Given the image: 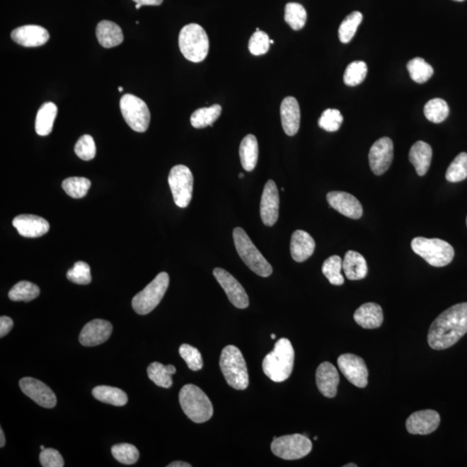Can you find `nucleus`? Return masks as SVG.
<instances>
[{"instance_id": "obj_26", "label": "nucleus", "mask_w": 467, "mask_h": 467, "mask_svg": "<svg viewBox=\"0 0 467 467\" xmlns=\"http://www.w3.org/2000/svg\"><path fill=\"white\" fill-rule=\"evenodd\" d=\"M433 150L430 145L424 142H417L412 146L408 158L415 166L419 176H424L429 169Z\"/></svg>"}, {"instance_id": "obj_34", "label": "nucleus", "mask_w": 467, "mask_h": 467, "mask_svg": "<svg viewBox=\"0 0 467 467\" xmlns=\"http://www.w3.org/2000/svg\"><path fill=\"white\" fill-rule=\"evenodd\" d=\"M411 79L417 83H425L434 75V69L423 58L415 57L407 65Z\"/></svg>"}, {"instance_id": "obj_56", "label": "nucleus", "mask_w": 467, "mask_h": 467, "mask_svg": "<svg viewBox=\"0 0 467 467\" xmlns=\"http://www.w3.org/2000/svg\"><path fill=\"white\" fill-rule=\"evenodd\" d=\"M271 338H272V340H275V338H276V335L275 334H271Z\"/></svg>"}, {"instance_id": "obj_49", "label": "nucleus", "mask_w": 467, "mask_h": 467, "mask_svg": "<svg viewBox=\"0 0 467 467\" xmlns=\"http://www.w3.org/2000/svg\"><path fill=\"white\" fill-rule=\"evenodd\" d=\"M39 461L44 467H62L64 466V458L62 457L59 451L53 449L42 450Z\"/></svg>"}, {"instance_id": "obj_9", "label": "nucleus", "mask_w": 467, "mask_h": 467, "mask_svg": "<svg viewBox=\"0 0 467 467\" xmlns=\"http://www.w3.org/2000/svg\"><path fill=\"white\" fill-rule=\"evenodd\" d=\"M120 107L125 122L132 130L144 132L148 129L151 115L145 101L131 93H126L120 99Z\"/></svg>"}, {"instance_id": "obj_44", "label": "nucleus", "mask_w": 467, "mask_h": 467, "mask_svg": "<svg viewBox=\"0 0 467 467\" xmlns=\"http://www.w3.org/2000/svg\"><path fill=\"white\" fill-rule=\"evenodd\" d=\"M67 278L78 285H88L92 280L91 267L84 262H77L68 271Z\"/></svg>"}, {"instance_id": "obj_55", "label": "nucleus", "mask_w": 467, "mask_h": 467, "mask_svg": "<svg viewBox=\"0 0 467 467\" xmlns=\"http://www.w3.org/2000/svg\"><path fill=\"white\" fill-rule=\"evenodd\" d=\"M142 6H140L139 4H136V9H139L140 7Z\"/></svg>"}, {"instance_id": "obj_6", "label": "nucleus", "mask_w": 467, "mask_h": 467, "mask_svg": "<svg viewBox=\"0 0 467 467\" xmlns=\"http://www.w3.org/2000/svg\"><path fill=\"white\" fill-rule=\"evenodd\" d=\"M233 238L237 253L250 270L262 277H268L272 275V267L270 263L252 243L243 229H233Z\"/></svg>"}, {"instance_id": "obj_22", "label": "nucleus", "mask_w": 467, "mask_h": 467, "mask_svg": "<svg viewBox=\"0 0 467 467\" xmlns=\"http://www.w3.org/2000/svg\"><path fill=\"white\" fill-rule=\"evenodd\" d=\"M11 37L15 42L22 46L39 47L48 42L50 34L44 27L29 25L13 30Z\"/></svg>"}, {"instance_id": "obj_1", "label": "nucleus", "mask_w": 467, "mask_h": 467, "mask_svg": "<svg viewBox=\"0 0 467 467\" xmlns=\"http://www.w3.org/2000/svg\"><path fill=\"white\" fill-rule=\"evenodd\" d=\"M467 333V303H459L439 314L428 330L427 342L432 349L451 347Z\"/></svg>"}, {"instance_id": "obj_62", "label": "nucleus", "mask_w": 467, "mask_h": 467, "mask_svg": "<svg viewBox=\"0 0 467 467\" xmlns=\"http://www.w3.org/2000/svg\"><path fill=\"white\" fill-rule=\"evenodd\" d=\"M318 437H314V441H317Z\"/></svg>"}, {"instance_id": "obj_60", "label": "nucleus", "mask_w": 467, "mask_h": 467, "mask_svg": "<svg viewBox=\"0 0 467 467\" xmlns=\"http://www.w3.org/2000/svg\"><path fill=\"white\" fill-rule=\"evenodd\" d=\"M40 449H41L42 450H44V449H45V446H40Z\"/></svg>"}, {"instance_id": "obj_3", "label": "nucleus", "mask_w": 467, "mask_h": 467, "mask_svg": "<svg viewBox=\"0 0 467 467\" xmlns=\"http://www.w3.org/2000/svg\"><path fill=\"white\" fill-rule=\"evenodd\" d=\"M179 403L185 414L195 423H204L212 417L213 406L200 388L187 384L179 392Z\"/></svg>"}, {"instance_id": "obj_10", "label": "nucleus", "mask_w": 467, "mask_h": 467, "mask_svg": "<svg viewBox=\"0 0 467 467\" xmlns=\"http://www.w3.org/2000/svg\"><path fill=\"white\" fill-rule=\"evenodd\" d=\"M313 449V443L306 435L294 434L275 437L271 444L272 454L286 461L306 457Z\"/></svg>"}, {"instance_id": "obj_8", "label": "nucleus", "mask_w": 467, "mask_h": 467, "mask_svg": "<svg viewBox=\"0 0 467 467\" xmlns=\"http://www.w3.org/2000/svg\"><path fill=\"white\" fill-rule=\"evenodd\" d=\"M168 274L161 272L142 292L132 299V309L139 315H146L161 303L169 287Z\"/></svg>"}, {"instance_id": "obj_4", "label": "nucleus", "mask_w": 467, "mask_h": 467, "mask_svg": "<svg viewBox=\"0 0 467 467\" xmlns=\"http://www.w3.org/2000/svg\"><path fill=\"white\" fill-rule=\"evenodd\" d=\"M220 368L229 386L238 391H244L248 387L246 362L236 346L228 345L223 350L220 357Z\"/></svg>"}, {"instance_id": "obj_53", "label": "nucleus", "mask_w": 467, "mask_h": 467, "mask_svg": "<svg viewBox=\"0 0 467 467\" xmlns=\"http://www.w3.org/2000/svg\"><path fill=\"white\" fill-rule=\"evenodd\" d=\"M6 445L5 434H4L3 429H0V447H4Z\"/></svg>"}, {"instance_id": "obj_39", "label": "nucleus", "mask_w": 467, "mask_h": 467, "mask_svg": "<svg viewBox=\"0 0 467 467\" xmlns=\"http://www.w3.org/2000/svg\"><path fill=\"white\" fill-rule=\"evenodd\" d=\"M307 13L299 3H288L285 7V21L294 30H299L306 25Z\"/></svg>"}, {"instance_id": "obj_61", "label": "nucleus", "mask_w": 467, "mask_h": 467, "mask_svg": "<svg viewBox=\"0 0 467 467\" xmlns=\"http://www.w3.org/2000/svg\"><path fill=\"white\" fill-rule=\"evenodd\" d=\"M272 44H275V41H274V40H270V45H272Z\"/></svg>"}, {"instance_id": "obj_23", "label": "nucleus", "mask_w": 467, "mask_h": 467, "mask_svg": "<svg viewBox=\"0 0 467 467\" xmlns=\"http://www.w3.org/2000/svg\"><path fill=\"white\" fill-rule=\"evenodd\" d=\"M280 118L287 135L297 134L301 125V109L298 100L294 97H287L283 100L280 105Z\"/></svg>"}, {"instance_id": "obj_20", "label": "nucleus", "mask_w": 467, "mask_h": 467, "mask_svg": "<svg viewBox=\"0 0 467 467\" xmlns=\"http://www.w3.org/2000/svg\"><path fill=\"white\" fill-rule=\"evenodd\" d=\"M13 227L19 235L28 238L45 236L50 231V224L45 218L34 215H21L13 221Z\"/></svg>"}, {"instance_id": "obj_45", "label": "nucleus", "mask_w": 467, "mask_h": 467, "mask_svg": "<svg viewBox=\"0 0 467 467\" xmlns=\"http://www.w3.org/2000/svg\"><path fill=\"white\" fill-rule=\"evenodd\" d=\"M344 118L338 109H326L318 120V126L327 132H336L340 129Z\"/></svg>"}, {"instance_id": "obj_33", "label": "nucleus", "mask_w": 467, "mask_h": 467, "mask_svg": "<svg viewBox=\"0 0 467 467\" xmlns=\"http://www.w3.org/2000/svg\"><path fill=\"white\" fill-rule=\"evenodd\" d=\"M221 113V107L218 104L209 108L197 109L190 116V123L195 128H204L212 126L214 122L219 118Z\"/></svg>"}, {"instance_id": "obj_41", "label": "nucleus", "mask_w": 467, "mask_h": 467, "mask_svg": "<svg viewBox=\"0 0 467 467\" xmlns=\"http://www.w3.org/2000/svg\"><path fill=\"white\" fill-rule=\"evenodd\" d=\"M367 64L363 61H355L346 68L344 75L345 83L350 87H355L363 83L367 76Z\"/></svg>"}, {"instance_id": "obj_31", "label": "nucleus", "mask_w": 467, "mask_h": 467, "mask_svg": "<svg viewBox=\"0 0 467 467\" xmlns=\"http://www.w3.org/2000/svg\"><path fill=\"white\" fill-rule=\"evenodd\" d=\"M173 365H163L158 362L151 363L147 368V375L158 387L169 388L173 386L171 376L176 373Z\"/></svg>"}, {"instance_id": "obj_16", "label": "nucleus", "mask_w": 467, "mask_h": 467, "mask_svg": "<svg viewBox=\"0 0 467 467\" xmlns=\"http://www.w3.org/2000/svg\"><path fill=\"white\" fill-rule=\"evenodd\" d=\"M279 197L277 185L275 181L268 180L265 185L262 200H260V213L263 223L271 227L279 218Z\"/></svg>"}, {"instance_id": "obj_24", "label": "nucleus", "mask_w": 467, "mask_h": 467, "mask_svg": "<svg viewBox=\"0 0 467 467\" xmlns=\"http://www.w3.org/2000/svg\"><path fill=\"white\" fill-rule=\"evenodd\" d=\"M354 319L364 329L379 328L384 322V311L379 304L365 303L357 309Z\"/></svg>"}, {"instance_id": "obj_47", "label": "nucleus", "mask_w": 467, "mask_h": 467, "mask_svg": "<svg viewBox=\"0 0 467 467\" xmlns=\"http://www.w3.org/2000/svg\"><path fill=\"white\" fill-rule=\"evenodd\" d=\"M179 354H180L183 359L185 361L190 369L193 371H198L202 369L204 366L202 357L200 350L190 345H182L179 348Z\"/></svg>"}, {"instance_id": "obj_32", "label": "nucleus", "mask_w": 467, "mask_h": 467, "mask_svg": "<svg viewBox=\"0 0 467 467\" xmlns=\"http://www.w3.org/2000/svg\"><path fill=\"white\" fill-rule=\"evenodd\" d=\"M93 396L101 403L114 405L116 407L125 406L128 402L126 393L122 389L110 386H97L93 389Z\"/></svg>"}, {"instance_id": "obj_12", "label": "nucleus", "mask_w": 467, "mask_h": 467, "mask_svg": "<svg viewBox=\"0 0 467 467\" xmlns=\"http://www.w3.org/2000/svg\"><path fill=\"white\" fill-rule=\"evenodd\" d=\"M338 364L350 384L361 388L367 386L369 371L363 358L354 354H342L338 358Z\"/></svg>"}, {"instance_id": "obj_13", "label": "nucleus", "mask_w": 467, "mask_h": 467, "mask_svg": "<svg viewBox=\"0 0 467 467\" xmlns=\"http://www.w3.org/2000/svg\"><path fill=\"white\" fill-rule=\"evenodd\" d=\"M213 275L227 294L229 301L239 309H245L249 306L248 296L243 286L229 272L217 267Z\"/></svg>"}, {"instance_id": "obj_36", "label": "nucleus", "mask_w": 467, "mask_h": 467, "mask_svg": "<svg viewBox=\"0 0 467 467\" xmlns=\"http://www.w3.org/2000/svg\"><path fill=\"white\" fill-rule=\"evenodd\" d=\"M342 270V260L340 256H330L323 263V274H324L332 285L341 286L345 283L344 276L341 274Z\"/></svg>"}, {"instance_id": "obj_7", "label": "nucleus", "mask_w": 467, "mask_h": 467, "mask_svg": "<svg viewBox=\"0 0 467 467\" xmlns=\"http://www.w3.org/2000/svg\"><path fill=\"white\" fill-rule=\"evenodd\" d=\"M413 251L422 257L431 266L445 267L451 263L454 257V249L446 241L425 237H415L411 243Z\"/></svg>"}, {"instance_id": "obj_35", "label": "nucleus", "mask_w": 467, "mask_h": 467, "mask_svg": "<svg viewBox=\"0 0 467 467\" xmlns=\"http://www.w3.org/2000/svg\"><path fill=\"white\" fill-rule=\"evenodd\" d=\"M40 289L37 285L26 280L16 284L9 292V299L13 301L30 302L38 297Z\"/></svg>"}, {"instance_id": "obj_50", "label": "nucleus", "mask_w": 467, "mask_h": 467, "mask_svg": "<svg viewBox=\"0 0 467 467\" xmlns=\"http://www.w3.org/2000/svg\"><path fill=\"white\" fill-rule=\"evenodd\" d=\"M13 321L9 317L2 316L0 318V337L4 338L13 329Z\"/></svg>"}, {"instance_id": "obj_19", "label": "nucleus", "mask_w": 467, "mask_h": 467, "mask_svg": "<svg viewBox=\"0 0 467 467\" xmlns=\"http://www.w3.org/2000/svg\"><path fill=\"white\" fill-rule=\"evenodd\" d=\"M113 332L110 322L103 319H95L88 323L81 330L79 341L83 346H97L108 341Z\"/></svg>"}, {"instance_id": "obj_52", "label": "nucleus", "mask_w": 467, "mask_h": 467, "mask_svg": "<svg viewBox=\"0 0 467 467\" xmlns=\"http://www.w3.org/2000/svg\"><path fill=\"white\" fill-rule=\"evenodd\" d=\"M192 465L188 464V463L184 461H175L171 463L167 467H190Z\"/></svg>"}, {"instance_id": "obj_28", "label": "nucleus", "mask_w": 467, "mask_h": 467, "mask_svg": "<svg viewBox=\"0 0 467 467\" xmlns=\"http://www.w3.org/2000/svg\"><path fill=\"white\" fill-rule=\"evenodd\" d=\"M342 270L350 280H359L366 277L368 272L367 263L364 257L353 250H349L342 260Z\"/></svg>"}, {"instance_id": "obj_46", "label": "nucleus", "mask_w": 467, "mask_h": 467, "mask_svg": "<svg viewBox=\"0 0 467 467\" xmlns=\"http://www.w3.org/2000/svg\"><path fill=\"white\" fill-rule=\"evenodd\" d=\"M270 39L264 31L256 29L248 42L249 52L254 56H262L270 50Z\"/></svg>"}, {"instance_id": "obj_38", "label": "nucleus", "mask_w": 467, "mask_h": 467, "mask_svg": "<svg viewBox=\"0 0 467 467\" xmlns=\"http://www.w3.org/2000/svg\"><path fill=\"white\" fill-rule=\"evenodd\" d=\"M362 21H363V14L359 11H353L345 18L338 29V37L342 44H348L352 41Z\"/></svg>"}, {"instance_id": "obj_18", "label": "nucleus", "mask_w": 467, "mask_h": 467, "mask_svg": "<svg viewBox=\"0 0 467 467\" xmlns=\"http://www.w3.org/2000/svg\"><path fill=\"white\" fill-rule=\"evenodd\" d=\"M327 202L330 207L352 219H359L363 216L361 202L353 195L345 192H330L327 194Z\"/></svg>"}, {"instance_id": "obj_30", "label": "nucleus", "mask_w": 467, "mask_h": 467, "mask_svg": "<svg viewBox=\"0 0 467 467\" xmlns=\"http://www.w3.org/2000/svg\"><path fill=\"white\" fill-rule=\"evenodd\" d=\"M57 115V107L53 103L42 104L38 112L36 132L38 135L47 136L52 132L54 122Z\"/></svg>"}, {"instance_id": "obj_42", "label": "nucleus", "mask_w": 467, "mask_h": 467, "mask_svg": "<svg viewBox=\"0 0 467 467\" xmlns=\"http://www.w3.org/2000/svg\"><path fill=\"white\" fill-rule=\"evenodd\" d=\"M467 178V154H459L451 163L446 173V180L451 183H458L465 180Z\"/></svg>"}, {"instance_id": "obj_63", "label": "nucleus", "mask_w": 467, "mask_h": 467, "mask_svg": "<svg viewBox=\"0 0 467 467\" xmlns=\"http://www.w3.org/2000/svg\"><path fill=\"white\" fill-rule=\"evenodd\" d=\"M466 225H467V218H466Z\"/></svg>"}, {"instance_id": "obj_17", "label": "nucleus", "mask_w": 467, "mask_h": 467, "mask_svg": "<svg viewBox=\"0 0 467 467\" xmlns=\"http://www.w3.org/2000/svg\"><path fill=\"white\" fill-rule=\"evenodd\" d=\"M441 416L435 410H426L413 413L408 418L406 427L411 434L427 435L437 429Z\"/></svg>"}, {"instance_id": "obj_15", "label": "nucleus", "mask_w": 467, "mask_h": 467, "mask_svg": "<svg viewBox=\"0 0 467 467\" xmlns=\"http://www.w3.org/2000/svg\"><path fill=\"white\" fill-rule=\"evenodd\" d=\"M19 386L23 394L30 397L39 406L52 408L57 405V397L54 392L41 381L25 377L19 381Z\"/></svg>"}, {"instance_id": "obj_57", "label": "nucleus", "mask_w": 467, "mask_h": 467, "mask_svg": "<svg viewBox=\"0 0 467 467\" xmlns=\"http://www.w3.org/2000/svg\"><path fill=\"white\" fill-rule=\"evenodd\" d=\"M244 177L243 173H240L239 174V178H243Z\"/></svg>"}, {"instance_id": "obj_29", "label": "nucleus", "mask_w": 467, "mask_h": 467, "mask_svg": "<svg viewBox=\"0 0 467 467\" xmlns=\"http://www.w3.org/2000/svg\"><path fill=\"white\" fill-rule=\"evenodd\" d=\"M239 154L241 166L245 171H252L255 168L258 161L259 146L255 135L248 134L241 140Z\"/></svg>"}, {"instance_id": "obj_40", "label": "nucleus", "mask_w": 467, "mask_h": 467, "mask_svg": "<svg viewBox=\"0 0 467 467\" xmlns=\"http://www.w3.org/2000/svg\"><path fill=\"white\" fill-rule=\"evenodd\" d=\"M62 189L73 198H83L91 186V180L86 178L72 177L66 178L62 184Z\"/></svg>"}, {"instance_id": "obj_51", "label": "nucleus", "mask_w": 467, "mask_h": 467, "mask_svg": "<svg viewBox=\"0 0 467 467\" xmlns=\"http://www.w3.org/2000/svg\"><path fill=\"white\" fill-rule=\"evenodd\" d=\"M140 6H161L163 0H132Z\"/></svg>"}, {"instance_id": "obj_14", "label": "nucleus", "mask_w": 467, "mask_h": 467, "mask_svg": "<svg viewBox=\"0 0 467 467\" xmlns=\"http://www.w3.org/2000/svg\"><path fill=\"white\" fill-rule=\"evenodd\" d=\"M394 158V145L391 139L388 137L376 140L369 150V166L374 174L380 176L387 171Z\"/></svg>"}, {"instance_id": "obj_25", "label": "nucleus", "mask_w": 467, "mask_h": 467, "mask_svg": "<svg viewBox=\"0 0 467 467\" xmlns=\"http://www.w3.org/2000/svg\"><path fill=\"white\" fill-rule=\"evenodd\" d=\"M315 241L309 233L296 231L291 238L290 250L292 257L297 263L305 262L313 255L315 250Z\"/></svg>"}, {"instance_id": "obj_48", "label": "nucleus", "mask_w": 467, "mask_h": 467, "mask_svg": "<svg viewBox=\"0 0 467 467\" xmlns=\"http://www.w3.org/2000/svg\"><path fill=\"white\" fill-rule=\"evenodd\" d=\"M75 153L83 161H91L96 157V147L92 136L85 134L78 139L75 146Z\"/></svg>"}, {"instance_id": "obj_2", "label": "nucleus", "mask_w": 467, "mask_h": 467, "mask_svg": "<svg viewBox=\"0 0 467 467\" xmlns=\"http://www.w3.org/2000/svg\"><path fill=\"white\" fill-rule=\"evenodd\" d=\"M294 350L287 338L276 342L274 350L265 357L263 369L268 379L282 383L289 379L294 364Z\"/></svg>"}, {"instance_id": "obj_11", "label": "nucleus", "mask_w": 467, "mask_h": 467, "mask_svg": "<svg viewBox=\"0 0 467 467\" xmlns=\"http://www.w3.org/2000/svg\"><path fill=\"white\" fill-rule=\"evenodd\" d=\"M193 181V175L188 167L178 165L171 170L168 183L175 204L178 207L186 208L192 201Z\"/></svg>"}, {"instance_id": "obj_54", "label": "nucleus", "mask_w": 467, "mask_h": 467, "mask_svg": "<svg viewBox=\"0 0 467 467\" xmlns=\"http://www.w3.org/2000/svg\"><path fill=\"white\" fill-rule=\"evenodd\" d=\"M345 467H357V466L355 464H353V463H350L348 465L344 466Z\"/></svg>"}, {"instance_id": "obj_27", "label": "nucleus", "mask_w": 467, "mask_h": 467, "mask_svg": "<svg viewBox=\"0 0 467 467\" xmlns=\"http://www.w3.org/2000/svg\"><path fill=\"white\" fill-rule=\"evenodd\" d=\"M96 37L99 44L108 49L120 45L124 40L122 28L117 23L108 21L98 23Z\"/></svg>"}, {"instance_id": "obj_21", "label": "nucleus", "mask_w": 467, "mask_h": 467, "mask_svg": "<svg viewBox=\"0 0 467 467\" xmlns=\"http://www.w3.org/2000/svg\"><path fill=\"white\" fill-rule=\"evenodd\" d=\"M340 384V374L335 366L324 362L318 366L316 371V384L319 392L327 398L336 396Z\"/></svg>"}, {"instance_id": "obj_58", "label": "nucleus", "mask_w": 467, "mask_h": 467, "mask_svg": "<svg viewBox=\"0 0 467 467\" xmlns=\"http://www.w3.org/2000/svg\"><path fill=\"white\" fill-rule=\"evenodd\" d=\"M119 91L122 92L123 91V88L122 87H119Z\"/></svg>"}, {"instance_id": "obj_59", "label": "nucleus", "mask_w": 467, "mask_h": 467, "mask_svg": "<svg viewBox=\"0 0 467 467\" xmlns=\"http://www.w3.org/2000/svg\"><path fill=\"white\" fill-rule=\"evenodd\" d=\"M454 1L462 2L464 1V0H454Z\"/></svg>"}, {"instance_id": "obj_43", "label": "nucleus", "mask_w": 467, "mask_h": 467, "mask_svg": "<svg viewBox=\"0 0 467 467\" xmlns=\"http://www.w3.org/2000/svg\"><path fill=\"white\" fill-rule=\"evenodd\" d=\"M112 454L117 461L125 465L135 464L139 458V453L134 445L127 443L118 444L112 447Z\"/></svg>"}, {"instance_id": "obj_5", "label": "nucleus", "mask_w": 467, "mask_h": 467, "mask_svg": "<svg viewBox=\"0 0 467 467\" xmlns=\"http://www.w3.org/2000/svg\"><path fill=\"white\" fill-rule=\"evenodd\" d=\"M178 45L183 56L190 62H202L209 53L208 35L197 23H189L181 30Z\"/></svg>"}, {"instance_id": "obj_37", "label": "nucleus", "mask_w": 467, "mask_h": 467, "mask_svg": "<svg viewBox=\"0 0 467 467\" xmlns=\"http://www.w3.org/2000/svg\"><path fill=\"white\" fill-rule=\"evenodd\" d=\"M424 115L431 122L442 123L449 115V105L442 99H432L424 107Z\"/></svg>"}]
</instances>
